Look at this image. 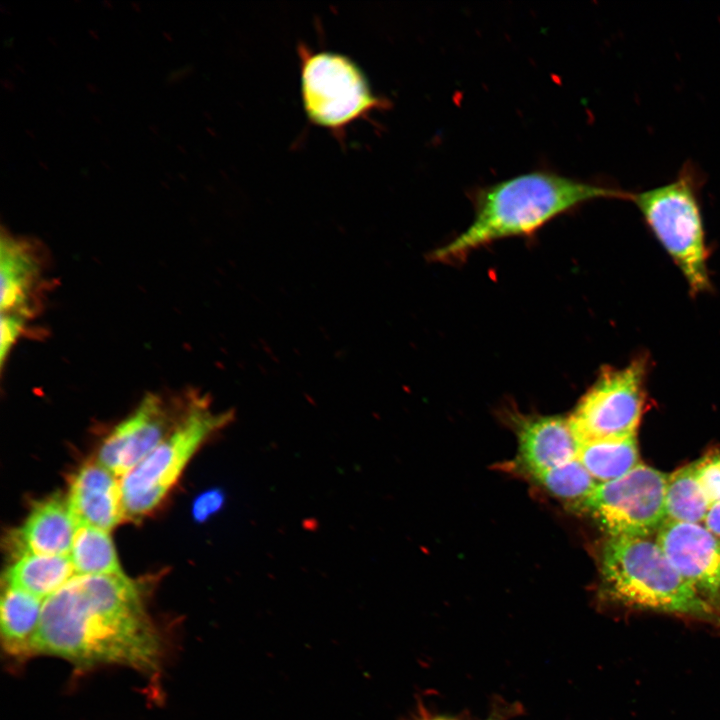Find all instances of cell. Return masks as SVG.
Returning a JSON list of instances; mask_svg holds the SVG:
<instances>
[{
	"label": "cell",
	"instance_id": "cell-16",
	"mask_svg": "<svg viewBox=\"0 0 720 720\" xmlns=\"http://www.w3.org/2000/svg\"><path fill=\"white\" fill-rule=\"evenodd\" d=\"M75 576L70 555L24 554L7 569L6 584L40 599L48 598Z\"/></svg>",
	"mask_w": 720,
	"mask_h": 720
},
{
	"label": "cell",
	"instance_id": "cell-24",
	"mask_svg": "<svg viewBox=\"0 0 720 720\" xmlns=\"http://www.w3.org/2000/svg\"><path fill=\"white\" fill-rule=\"evenodd\" d=\"M413 720H454L449 718H444L440 716H432L426 712H420L419 715H417Z\"/></svg>",
	"mask_w": 720,
	"mask_h": 720
},
{
	"label": "cell",
	"instance_id": "cell-22",
	"mask_svg": "<svg viewBox=\"0 0 720 720\" xmlns=\"http://www.w3.org/2000/svg\"><path fill=\"white\" fill-rule=\"evenodd\" d=\"M222 502L223 496L217 491L206 493L198 498L194 506V513L199 519L206 518L218 510Z\"/></svg>",
	"mask_w": 720,
	"mask_h": 720
},
{
	"label": "cell",
	"instance_id": "cell-10",
	"mask_svg": "<svg viewBox=\"0 0 720 720\" xmlns=\"http://www.w3.org/2000/svg\"><path fill=\"white\" fill-rule=\"evenodd\" d=\"M170 423L163 400L147 394L136 410L106 437L97 461L117 477H123L167 437L175 427L171 429Z\"/></svg>",
	"mask_w": 720,
	"mask_h": 720
},
{
	"label": "cell",
	"instance_id": "cell-9",
	"mask_svg": "<svg viewBox=\"0 0 720 720\" xmlns=\"http://www.w3.org/2000/svg\"><path fill=\"white\" fill-rule=\"evenodd\" d=\"M656 541L680 576L720 615V538L701 524L665 521Z\"/></svg>",
	"mask_w": 720,
	"mask_h": 720
},
{
	"label": "cell",
	"instance_id": "cell-7",
	"mask_svg": "<svg viewBox=\"0 0 720 720\" xmlns=\"http://www.w3.org/2000/svg\"><path fill=\"white\" fill-rule=\"evenodd\" d=\"M668 475L639 463L622 477L599 483L582 508L609 536L651 537L666 521Z\"/></svg>",
	"mask_w": 720,
	"mask_h": 720
},
{
	"label": "cell",
	"instance_id": "cell-6",
	"mask_svg": "<svg viewBox=\"0 0 720 720\" xmlns=\"http://www.w3.org/2000/svg\"><path fill=\"white\" fill-rule=\"evenodd\" d=\"M298 51L301 98L312 123L342 136L351 123L389 105L372 91L363 71L348 56L305 45Z\"/></svg>",
	"mask_w": 720,
	"mask_h": 720
},
{
	"label": "cell",
	"instance_id": "cell-8",
	"mask_svg": "<svg viewBox=\"0 0 720 720\" xmlns=\"http://www.w3.org/2000/svg\"><path fill=\"white\" fill-rule=\"evenodd\" d=\"M646 361L603 368L568 418L580 444L637 434L644 405Z\"/></svg>",
	"mask_w": 720,
	"mask_h": 720
},
{
	"label": "cell",
	"instance_id": "cell-5",
	"mask_svg": "<svg viewBox=\"0 0 720 720\" xmlns=\"http://www.w3.org/2000/svg\"><path fill=\"white\" fill-rule=\"evenodd\" d=\"M699 184L695 168L687 164L671 182L630 198L695 293L710 287Z\"/></svg>",
	"mask_w": 720,
	"mask_h": 720
},
{
	"label": "cell",
	"instance_id": "cell-21",
	"mask_svg": "<svg viewBox=\"0 0 720 720\" xmlns=\"http://www.w3.org/2000/svg\"><path fill=\"white\" fill-rule=\"evenodd\" d=\"M696 463V473L710 504L720 503V451L705 455Z\"/></svg>",
	"mask_w": 720,
	"mask_h": 720
},
{
	"label": "cell",
	"instance_id": "cell-11",
	"mask_svg": "<svg viewBox=\"0 0 720 720\" xmlns=\"http://www.w3.org/2000/svg\"><path fill=\"white\" fill-rule=\"evenodd\" d=\"M40 255L30 240L5 231L0 240L1 315L25 322L33 316L43 272Z\"/></svg>",
	"mask_w": 720,
	"mask_h": 720
},
{
	"label": "cell",
	"instance_id": "cell-15",
	"mask_svg": "<svg viewBox=\"0 0 720 720\" xmlns=\"http://www.w3.org/2000/svg\"><path fill=\"white\" fill-rule=\"evenodd\" d=\"M21 589L6 586L0 605L2 642L11 655L33 654L43 603Z\"/></svg>",
	"mask_w": 720,
	"mask_h": 720
},
{
	"label": "cell",
	"instance_id": "cell-1",
	"mask_svg": "<svg viewBox=\"0 0 720 720\" xmlns=\"http://www.w3.org/2000/svg\"><path fill=\"white\" fill-rule=\"evenodd\" d=\"M141 592L123 573L75 575L43 602L33 654L81 667L119 664L153 672L161 640Z\"/></svg>",
	"mask_w": 720,
	"mask_h": 720
},
{
	"label": "cell",
	"instance_id": "cell-4",
	"mask_svg": "<svg viewBox=\"0 0 720 720\" xmlns=\"http://www.w3.org/2000/svg\"><path fill=\"white\" fill-rule=\"evenodd\" d=\"M233 419L231 410L213 411L206 397L190 398L183 416L167 437L120 478L125 515L136 519L154 510L197 450Z\"/></svg>",
	"mask_w": 720,
	"mask_h": 720
},
{
	"label": "cell",
	"instance_id": "cell-20",
	"mask_svg": "<svg viewBox=\"0 0 720 720\" xmlns=\"http://www.w3.org/2000/svg\"><path fill=\"white\" fill-rule=\"evenodd\" d=\"M534 477L555 496L574 502L581 508L599 484L578 458L534 474Z\"/></svg>",
	"mask_w": 720,
	"mask_h": 720
},
{
	"label": "cell",
	"instance_id": "cell-14",
	"mask_svg": "<svg viewBox=\"0 0 720 720\" xmlns=\"http://www.w3.org/2000/svg\"><path fill=\"white\" fill-rule=\"evenodd\" d=\"M76 532V522L67 500L52 496L31 510L23 525L15 531L16 555H69Z\"/></svg>",
	"mask_w": 720,
	"mask_h": 720
},
{
	"label": "cell",
	"instance_id": "cell-12",
	"mask_svg": "<svg viewBox=\"0 0 720 720\" xmlns=\"http://www.w3.org/2000/svg\"><path fill=\"white\" fill-rule=\"evenodd\" d=\"M100 462L84 464L71 481L68 505L77 525L110 532L125 515L120 480Z\"/></svg>",
	"mask_w": 720,
	"mask_h": 720
},
{
	"label": "cell",
	"instance_id": "cell-2",
	"mask_svg": "<svg viewBox=\"0 0 720 720\" xmlns=\"http://www.w3.org/2000/svg\"><path fill=\"white\" fill-rule=\"evenodd\" d=\"M630 198V192L550 171L516 175L478 189L473 198L472 222L429 257L442 263L463 261L480 247L507 237L529 235L587 202Z\"/></svg>",
	"mask_w": 720,
	"mask_h": 720
},
{
	"label": "cell",
	"instance_id": "cell-13",
	"mask_svg": "<svg viewBox=\"0 0 720 720\" xmlns=\"http://www.w3.org/2000/svg\"><path fill=\"white\" fill-rule=\"evenodd\" d=\"M516 425L521 461L533 475L578 458L580 441L569 419L520 416Z\"/></svg>",
	"mask_w": 720,
	"mask_h": 720
},
{
	"label": "cell",
	"instance_id": "cell-23",
	"mask_svg": "<svg viewBox=\"0 0 720 720\" xmlns=\"http://www.w3.org/2000/svg\"><path fill=\"white\" fill-rule=\"evenodd\" d=\"M704 524L711 533L720 538V503L710 507Z\"/></svg>",
	"mask_w": 720,
	"mask_h": 720
},
{
	"label": "cell",
	"instance_id": "cell-17",
	"mask_svg": "<svg viewBox=\"0 0 720 720\" xmlns=\"http://www.w3.org/2000/svg\"><path fill=\"white\" fill-rule=\"evenodd\" d=\"M578 459L598 483L613 481L640 463L637 436L583 442Z\"/></svg>",
	"mask_w": 720,
	"mask_h": 720
},
{
	"label": "cell",
	"instance_id": "cell-18",
	"mask_svg": "<svg viewBox=\"0 0 720 720\" xmlns=\"http://www.w3.org/2000/svg\"><path fill=\"white\" fill-rule=\"evenodd\" d=\"M710 504L696 473V463L687 464L668 475L665 512L666 521L701 524Z\"/></svg>",
	"mask_w": 720,
	"mask_h": 720
},
{
	"label": "cell",
	"instance_id": "cell-3",
	"mask_svg": "<svg viewBox=\"0 0 720 720\" xmlns=\"http://www.w3.org/2000/svg\"><path fill=\"white\" fill-rule=\"evenodd\" d=\"M600 574L605 594L623 606L720 622V615L680 576L656 539L609 536L600 552Z\"/></svg>",
	"mask_w": 720,
	"mask_h": 720
},
{
	"label": "cell",
	"instance_id": "cell-19",
	"mask_svg": "<svg viewBox=\"0 0 720 720\" xmlns=\"http://www.w3.org/2000/svg\"><path fill=\"white\" fill-rule=\"evenodd\" d=\"M75 575L121 574L118 557L108 531L77 525L70 551Z\"/></svg>",
	"mask_w": 720,
	"mask_h": 720
}]
</instances>
